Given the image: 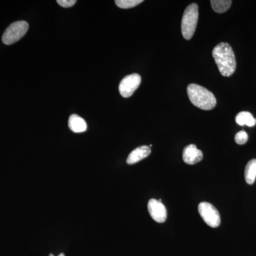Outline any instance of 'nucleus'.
Listing matches in <instances>:
<instances>
[{
	"label": "nucleus",
	"instance_id": "f257e3e1",
	"mask_svg": "<svg viewBox=\"0 0 256 256\" xmlns=\"http://www.w3.org/2000/svg\"><path fill=\"white\" fill-rule=\"evenodd\" d=\"M212 55L222 76L229 77L233 75L236 68V62L230 44L224 42L218 44L214 48Z\"/></svg>",
	"mask_w": 256,
	"mask_h": 256
},
{
	"label": "nucleus",
	"instance_id": "f03ea898",
	"mask_svg": "<svg viewBox=\"0 0 256 256\" xmlns=\"http://www.w3.org/2000/svg\"><path fill=\"white\" fill-rule=\"evenodd\" d=\"M188 94L192 104L202 110H210L216 106L214 95L206 88L192 84L188 86Z\"/></svg>",
	"mask_w": 256,
	"mask_h": 256
},
{
	"label": "nucleus",
	"instance_id": "7ed1b4c3",
	"mask_svg": "<svg viewBox=\"0 0 256 256\" xmlns=\"http://www.w3.org/2000/svg\"><path fill=\"white\" fill-rule=\"evenodd\" d=\"M198 18V5L193 3L185 10L182 20V34L186 40H191L196 30Z\"/></svg>",
	"mask_w": 256,
	"mask_h": 256
},
{
	"label": "nucleus",
	"instance_id": "20e7f679",
	"mask_svg": "<svg viewBox=\"0 0 256 256\" xmlns=\"http://www.w3.org/2000/svg\"><path fill=\"white\" fill-rule=\"evenodd\" d=\"M28 24L25 21H18L10 24L5 30L2 35L3 43L6 45H11L16 43L28 32Z\"/></svg>",
	"mask_w": 256,
	"mask_h": 256
},
{
	"label": "nucleus",
	"instance_id": "39448f33",
	"mask_svg": "<svg viewBox=\"0 0 256 256\" xmlns=\"http://www.w3.org/2000/svg\"><path fill=\"white\" fill-rule=\"evenodd\" d=\"M198 213L204 222L212 228L220 226V212L214 206L208 202H201L198 206Z\"/></svg>",
	"mask_w": 256,
	"mask_h": 256
},
{
	"label": "nucleus",
	"instance_id": "423d86ee",
	"mask_svg": "<svg viewBox=\"0 0 256 256\" xmlns=\"http://www.w3.org/2000/svg\"><path fill=\"white\" fill-rule=\"evenodd\" d=\"M141 76L138 74H133L124 77L119 85V92L124 98H129L140 85Z\"/></svg>",
	"mask_w": 256,
	"mask_h": 256
},
{
	"label": "nucleus",
	"instance_id": "0eeeda50",
	"mask_svg": "<svg viewBox=\"0 0 256 256\" xmlns=\"http://www.w3.org/2000/svg\"><path fill=\"white\" fill-rule=\"evenodd\" d=\"M148 208L153 220L158 223H163L166 220L168 216L166 207L159 200L151 198L148 202Z\"/></svg>",
	"mask_w": 256,
	"mask_h": 256
},
{
	"label": "nucleus",
	"instance_id": "6e6552de",
	"mask_svg": "<svg viewBox=\"0 0 256 256\" xmlns=\"http://www.w3.org/2000/svg\"><path fill=\"white\" fill-rule=\"evenodd\" d=\"M182 158L186 164H195L203 159V153L200 150L197 149L195 144H188L184 149Z\"/></svg>",
	"mask_w": 256,
	"mask_h": 256
},
{
	"label": "nucleus",
	"instance_id": "1a4fd4ad",
	"mask_svg": "<svg viewBox=\"0 0 256 256\" xmlns=\"http://www.w3.org/2000/svg\"><path fill=\"white\" fill-rule=\"evenodd\" d=\"M151 149L149 146H138L134 150L131 152L128 156L127 163L128 164H134L138 162L148 158L150 154Z\"/></svg>",
	"mask_w": 256,
	"mask_h": 256
},
{
	"label": "nucleus",
	"instance_id": "9d476101",
	"mask_svg": "<svg viewBox=\"0 0 256 256\" xmlns=\"http://www.w3.org/2000/svg\"><path fill=\"white\" fill-rule=\"evenodd\" d=\"M68 127L74 132L80 133L86 131L87 124L82 117L74 114L69 118Z\"/></svg>",
	"mask_w": 256,
	"mask_h": 256
},
{
	"label": "nucleus",
	"instance_id": "9b49d317",
	"mask_svg": "<svg viewBox=\"0 0 256 256\" xmlns=\"http://www.w3.org/2000/svg\"><path fill=\"white\" fill-rule=\"evenodd\" d=\"M236 122L239 126H247L248 127H254L256 124V119L254 118L252 114L247 111L239 112L236 117Z\"/></svg>",
	"mask_w": 256,
	"mask_h": 256
},
{
	"label": "nucleus",
	"instance_id": "f8f14e48",
	"mask_svg": "<svg viewBox=\"0 0 256 256\" xmlns=\"http://www.w3.org/2000/svg\"><path fill=\"white\" fill-rule=\"evenodd\" d=\"M256 178V160H250L248 163L245 169V180L248 184L255 182Z\"/></svg>",
	"mask_w": 256,
	"mask_h": 256
},
{
	"label": "nucleus",
	"instance_id": "ddd939ff",
	"mask_svg": "<svg viewBox=\"0 0 256 256\" xmlns=\"http://www.w3.org/2000/svg\"><path fill=\"white\" fill-rule=\"evenodd\" d=\"M232 2L230 0H212L210 4L217 13H224L230 8Z\"/></svg>",
	"mask_w": 256,
	"mask_h": 256
},
{
	"label": "nucleus",
	"instance_id": "4468645a",
	"mask_svg": "<svg viewBox=\"0 0 256 256\" xmlns=\"http://www.w3.org/2000/svg\"><path fill=\"white\" fill-rule=\"evenodd\" d=\"M142 2H143L142 0H116L114 1L116 5L121 9H130V8H134Z\"/></svg>",
	"mask_w": 256,
	"mask_h": 256
},
{
	"label": "nucleus",
	"instance_id": "2eb2a0df",
	"mask_svg": "<svg viewBox=\"0 0 256 256\" xmlns=\"http://www.w3.org/2000/svg\"><path fill=\"white\" fill-rule=\"evenodd\" d=\"M248 138V136L247 133L245 131L242 130L236 134L235 141L237 144H244L245 143H246Z\"/></svg>",
	"mask_w": 256,
	"mask_h": 256
},
{
	"label": "nucleus",
	"instance_id": "dca6fc26",
	"mask_svg": "<svg viewBox=\"0 0 256 256\" xmlns=\"http://www.w3.org/2000/svg\"><path fill=\"white\" fill-rule=\"evenodd\" d=\"M57 3L62 8H69L73 6L76 3V0H57Z\"/></svg>",
	"mask_w": 256,
	"mask_h": 256
},
{
	"label": "nucleus",
	"instance_id": "f3484780",
	"mask_svg": "<svg viewBox=\"0 0 256 256\" xmlns=\"http://www.w3.org/2000/svg\"><path fill=\"white\" fill-rule=\"evenodd\" d=\"M50 256H54L53 254H50ZM58 256H65V255H64V254H63V252H62V254H60V255H58Z\"/></svg>",
	"mask_w": 256,
	"mask_h": 256
}]
</instances>
